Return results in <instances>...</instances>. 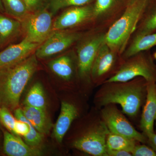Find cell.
Returning a JSON list of instances; mask_svg holds the SVG:
<instances>
[{"mask_svg":"<svg viewBox=\"0 0 156 156\" xmlns=\"http://www.w3.org/2000/svg\"><path fill=\"white\" fill-rule=\"evenodd\" d=\"M107 156H132L130 152L124 150L107 149Z\"/></svg>","mask_w":156,"mask_h":156,"instance_id":"f1b7e54d","label":"cell"},{"mask_svg":"<svg viewBox=\"0 0 156 156\" xmlns=\"http://www.w3.org/2000/svg\"><path fill=\"white\" fill-rule=\"evenodd\" d=\"M156 32V0H147L133 36Z\"/></svg>","mask_w":156,"mask_h":156,"instance_id":"ac0fdd59","label":"cell"},{"mask_svg":"<svg viewBox=\"0 0 156 156\" xmlns=\"http://www.w3.org/2000/svg\"><path fill=\"white\" fill-rule=\"evenodd\" d=\"M2 1L5 12L20 22L30 13L23 0H2Z\"/></svg>","mask_w":156,"mask_h":156,"instance_id":"cb8c5ba5","label":"cell"},{"mask_svg":"<svg viewBox=\"0 0 156 156\" xmlns=\"http://www.w3.org/2000/svg\"><path fill=\"white\" fill-rule=\"evenodd\" d=\"M76 55H63L53 59L49 63V67L56 75L63 80L70 83L73 80L76 72L78 73Z\"/></svg>","mask_w":156,"mask_h":156,"instance_id":"e0dca14e","label":"cell"},{"mask_svg":"<svg viewBox=\"0 0 156 156\" xmlns=\"http://www.w3.org/2000/svg\"><path fill=\"white\" fill-rule=\"evenodd\" d=\"M101 115L109 130L115 133L147 144V137L134 128L115 104H109L100 109Z\"/></svg>","mask_w":156,"mask_h":156,"instance_id":"9c48e42d","label":"cell"},{"mask_svg":"<svg viewBox=\"0 0 156 156\" xmlns=\"http://www.w3.org/2000/svg\"><path fill=\"white\" fill-rule=\"evenodd\" d=\"M147 0H136L128 5L116 21L108 29L105 42L122 56L134 34Z\"/></svg>","mask_w":156,"mask_h":156,"instance_id":"277c9868","label":"cell"},{"mask_svg":"<svg viewBox=\"0 0 156 156\" xmlns=\"http://www.w3.org/2000/svg\"><path fill=\"white\" fill-rule=\"evenodd\" d=\"M107 31L89 30L76 43L78 78L89 89L94 87L91 80V71L98 49L105 41Z\"/></svg>","mask_w":156,"mask_h":156,"instance_id":"5b68a950","label":"cell"},{"mask_svg":"<svg viewBox=\"0 0 156 156\" xmlns=\"http://www.w3.org/2000/svg\"><path fill=\"white\" fill-rule=\"evenodd\" d=\"M94 1L95 0H50L49 8L50 12L53 14L64 8L86 5L94 3Z\"/></svg>","mask_w":156,"mask_h":156,"instance_id":"d4e9b609","label":"cell"},{"mask_svg":"<svg viewBox=\"0 0 156 156\" xmlns=\"http://www.w3.org/2000/svg\"><path fill=\"white\" fill-rule=\"evenodd\" d=\"M136 144L131 154L133 156H156V152L150 147L144 144Z\"/></svg>","mask_w":156,"mask_h":156,"instance_id":"4316f807","label":"cell"},{"mask_svg":"<svg viewBox=\"0 0 156 156\" xmlns=\"http://www.w3.org/2000/svg\"><path fill=\"white\" fill-rule=\"evenodd\" d=\"M93 8V3L67 8L53 21V30H71L83 26H90Z\"/></svg>","mask_w":156,"mask_h":156,"instance_id":"7c38bea8","label":"cell"},{"mask_svg":"<svg viewBox=\"0 0 156 156\" xmlns=\"http://www.w3.org/2000/svg\"><path fill=\"white\" fill-rule=\"evenodd\" d=\"M10 111L5 107H0V122L9 132L14 134V126L17 119Z\"/></svg>","mask_w":156,"mask_h":156,"instance_id":"484cf974","label":"cell"},{"mask_svg":"<svg viewBox=\"0 0 156 156\" xmlns=\"http://www.w3.org/2000/svg\"><path fill=\"white\" fill-rule=\"evenodd\" d=\"M122 1L126 4V5L128 6V5L134 2L136 0H122Z\"/></svg>","mask_w":156,"mask_h":156,"instance_id":"1f68e13d","label":"cell"},{"mask_svg":"<svg viewBox=\"0 0 156 156\" xmlns=\"http://www.w3.org/2000/svg\"><path fill=\"white\" fill-rule=\"evenodd\" d=\"M137 77L156 83V64L150 50L143 51L125 59L116 73L105 83L126 82Z\"/></svg>","mask_w":156,"mask_h":156,"instance_id":"8992f818","label":"cell"},{"mask_svg":"<svg viewBox=\"0 0 156 156\" xmlns=\"http://www.w3.org/2000/svg\"><path fill=\"white\" fill-rule=\"evenodd\" d=\"M40 45L24 38L18 44L10 45L0 52V69L23 61L34 53Z\"/></svg>","mask_w":156,"mask_h":156,"instance_id":"4fadbf2b","label":"cell"},{"mask_svg":"<svg viewBox=\"0 0 156 156\" xmlns=\"http://www.w3.org/2000/svg\"><path fill=\"white\" fill-rule=\"evenodd\" d=\"M83 128L72 140L71 146L90 155L107 156L106 140L110 131L100 109L94 106Z\"/></svg>","mask_w":156,"mask_h":156,"instance_id":"3957f363","label":"cell"},{"mask_svg":"<svg viewBox=\"0 0 156 156\" xmlns=\"http://www.w3.org/2000/svg\"><path fill=\"white\" fill-rule=\"evenodd\" d=\"M60 114L53 128V135L56 141L61 144L73 122L80 116V109L73 101H62Z\"/></svg>","mask_w":156,"mask_h":156,"instance_id":"5bb4252c","label":"cell"},{"mask_svg":"<svg viewBox=\"0 0 156 156\" xmlns=\"http://www.w3.org/2000/svg\"><path fill=\"white\" fill-rule=\"evenodd\" d=\"M3 150L9 156H39L42 152L38 147L28 145L17 136L8 131L4 132Z\"/></svg>","mask_w":156,"mask_h":156,"instance_id":"2e32d148","label":"cell"},{"mask_svg":"<svg viewBox=\"0 0 156 156\" xmlns=\"http://www.w3.org/2000/svg\"><path fill=\"white\" fill-rule=\"evenodd\" d=\"M147 144L156 152V133L151 134L147 136Z\"/></svg>","mask_w":156,"mask_h":156,"instance_id":"f546056e","label":"cell"},{"mask_svg":"<svg viewBox=\"0 0 156 156\" xmlns=\"http://www.w3.org/2000/svg\"></svg>","mask_w":156,"mask_h":156,"instance_id":"836d02e7","label":"cell"},{"mask_svg":"<svg viewBox=\"0 0 156 156\" xmlns=\"http://www.w3.org/2000/svg\"><path fill=\"white\" fill-rule=\"evenodd\" d=\"M5 12V9H4V6L2 0H0V13H3Z\"/></svg>","mask_w":156,"mask_h":156,"instance_id":"4dcf8cb0","label":"cell"},{"mask_svg":"<svg viewBox=\"0 0 156 156\" xmlns=\"http://www.w3.org/2000/svg\"><path fill=\"white\" fill-rule=\"evenodd\" d=\"M38 68L35 53L23 61L0 69V107L18 108L23 92Z\"/></svg>","mask_w":156,"mask_h":156,"instance_id":"7a4b0ae2","label":"cell"},{"mask_svg":"<svg viewBox=\"0 0 156 156\" xmlns=\"http://www.w3.org/2000/svg\"><path fill=\"white\" fill-rule=\"evenodd\" d=\"M22 110L26 118L37 131L44 135L50 132L52 123L46 110L24 105Z\"/></svg>","mask_w":156,"mask_h":156,"instance_id":"d6986e66","label":"cell"},{"mask_svg":"<svg viewBox=\"0 0 156 156\" xmlns=\"http://www.w3.org/2000/svg\"><path fill=\"white\" fill-rule=\"evenodd\" d=\"M122 56L105 41L98 51L91 71L94 87H98L114 76L124 61Z\"/></svg>","mask_w":156,"mask_h":156,"instance_id":"52a82bcc","label":"cell"},{"mask_svg":"<svg viewBox=\"0 0 156 156\" xmlns=\"http://www.w3.org/2000/svg\"><path fill=\"white\" fill-rule=\"evenodd\" d=\"M127 6L122 0H95L90 30H108L122 16Z\"/></svg>","mask_w":156,"mask_h":156,"instance_id":"8fae6325","label":"cell"},{"mask_svg":"<svg viewBox=\"0 0 156 156\" xmlns=\"http://www.w3.org/2000/svg\"><path fill=\"white\" fill-rule=\"evenodd\" d=\"M85 32L72 30L53 31L48 39L37 48V58H44L61 53L76 44Z\"/></svg>","mask_w":156,"mask_h":156,"instance_id":"30bf717a","label":"cell"},{"mask_svg":"<svg viewBox=\"0 0 156 156\" xmlns=\"http://www.w3.org/2000/svg\"><path fill=\"white\" fill-rule=\"evenodd\" d=\"M52 16L45 8L30 13L20 21L24 38L40 44L44 42L53 31Z\"/></svg>","mask_w":156,"mask_h":156,"instance_id":"ba28073f","label":"cell"},{"mask_svg":"<svg viewBox=\"0 0 156 156\" xmlns=\"http://www.w3.org/2000/svg\"><path fill=\"white\" fill-rule=\"evenodd\" d=\"M147 85V81L142 77L126 82L104 83L95 93L94 106L100 109L109 104H119L124 114L135 118L145 103Z\"/></svg>","mask_w":156,"mask_h":156,"instance_id":"6da1fadb","label":"cell"},{"mask_svg":"<svg viewBox=\"0 0 156 156\" xmlns=\"http://www.w3.org/2000/svg\"><path fill=\"white\" fill-rule=\"evenodd\" d=\"M156 46V32L145 35L133 36L122 55L124 60Z\"/></svg>","mask_w":156,"mask_h":156,"instance_id":"ffe728a7","label":"cell"},{"mask_svg":"<svg viewBox=\"0 0 156 156\" xmlns=\"http://www.w3.org/2000/svg\"><path fill=\"white\" fill-rule=\"evenodd\" d=\"M24 105L46 110L47 102L44 91L41 84L37 83L34 84L27 95Z\"/></svg>","mask_w":156,"mask_h":156,"instance_id":"7402d4cb","label":"cell"},{"mask_svg":"<svg viewBox=\"0 0 156 156\" xmlns=\"http://www.w3.org/2000/svg\"><path fill=\"white\" fill-rule=\"evenodd\" d=\"M139 143L140 142L110 131L106 137L107 149L124 150L131 153L134 147Z\"/></svg>","mask_w":156,"mask_h":156,"instance_id":"603a6c76","label":"cell"},{"mask_svg":"<svg viewBox=\"0 0 156 156\" xmlns=\"http://www.w3.org/2000/svg\"><path fill=\"white\" fill-rule=\"evenodd\" d=\"M30 13L44 8L48 0H23ZM50 1V0H49Z\"/></svg>","mask_w":156,"mask_h":156,"instance_id":"83f0119b","label":"cell"},{"mask_svg":"<svg viewBox=\"0 0 156 156\" xmlns=\"http://www.w3.org/2000/svg\"><path fill=\"white\" fill-rule=\"evenodd\" d=\"M156 121V83L147 82V94L140 121V128L147 137L155 133Z\"/></svg>","mask_w":156,"mask_h":156,"instance_id":"9a60e30c","label":"cell"},{"mask_svg":"<svg viewBox=\"0 0 156 156\" xmlns=\"http://www.w3.org/2000/svg\"><path fill=\"white\" fill-rule=\"evenodd\" d=\"M21 32L20 21L0 13V45L5 44Z\"/></svg>","mask_w":156,"mask_h":156,"instance_id":"44dd1931","label":"cell"},{"mask_svg":"<svg viewBox=\"0 0 156 156\" xmlns=\"http://www.w3.org/2000/svg\"><path fill=\"white\" fill-rule=\"evenodd\" d=\"M154 59H156V51L154 53L153 55Z\"/></svg>","mask_w":156,"mask_h":156,"instance_id":"d6a6232c","label":"cell"}]
</instances>
